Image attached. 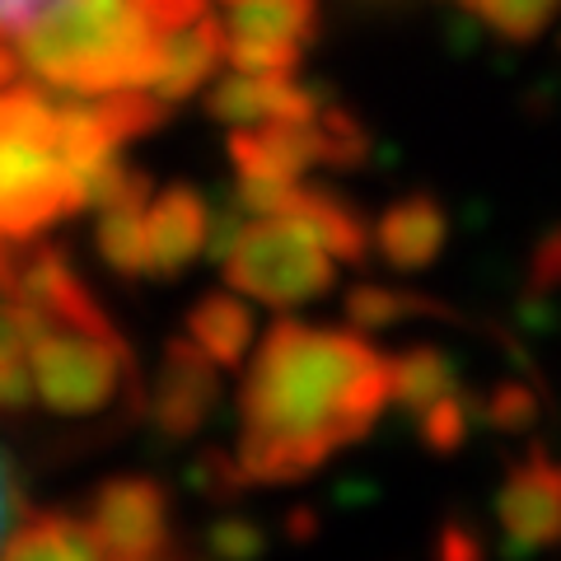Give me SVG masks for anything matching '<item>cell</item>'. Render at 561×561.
Segmentation results:
<instances>
[{
	"mask_svg": "<svg viewBox=\"0 0 561 561\" xmlns=\"http://www.w3.org/2000/svg\"><path fill=\"white\" fill-rule=\"evenodd\" d=\"M389 356L342 328L276 319L239 389L234 468L243 486H290L375 431Z\"/></svg>",
	"mask_w": 561,
	"mask_h": 561,
	"instance_id": "cell-1",
	"label": "cell"
},
{
	"mask_svg": "<svg viewBox=\"0 0 561 561\" xmlns=\"http://www.w3.org/2000/svg\"><path fill=\"white\" fill-rule=\"evenodd\" d=\"M14 323L33 398L51 416H99L136 393L140 370L127 337L61 249L14 257Z\"/></svg>",
	"mask_w": 561,
	"mask_h": 561,
	"instance_id": "cell-2",
	"label": "cell"
},
{
	"mask_svg": "<svg viewBox=\"0 0 561 561\" xmlns=\"http://www.w3.org/2000/svg\"><path fill=\"white\" fill-rule=\"evenodd\" d=\"M10 33L33 76L80 99L146 90L164 43L136 0H43Z\"/></svg>",
	"mask_w": 561,
	"mask_h": 561,
	"instance_id": "cell-3",
	"label": "cell"
},
{
	"mask_svg": "<svg viewBox=\"0 0 561 561\" xmlns=\"http://www.w3.org/2000/svg\"><path fill=\"white\" fill-rule=\"evenodd\" d=\"M70 216V173L57 150V103L14 84L0 94V239L33 243Z\"/></svg>",
	"mask_w": 561,
	"mask_h": 561,
	"instance_id": "cell-4",
	"label": "cell"
},
{
	"mask_svg": "<svg viewBox=\"0 0 561 561\" xmlns=\"http://www.w3.org/2000/svg\"><path fill=\"white\" fill-rule=\"evenodd\" d=\"M225 286L272 309L313 305L337 286V257L295 216H249L216 249Z\"/></svg>",
	"mask_w": 561,
	"mask_h": 561,
	"instance_id": "cell-5",
	"label": "cell"
},
{
	"mask_svg": "<svg viewBox=\"0 0 561 561\" xmlns=\"http://www.w3.org/2000/svg\"><path fill=\"white\" fill-rule=\"evenodd\" d=\"M80 529L90 534L99 561H146L173 542V501L164 482L140 472L108 478L84 501Z\"/></svg>",
	"mask_w": 561,
	"mask_h": 561,
	"instance_id": "cell-6",
	"label": "cell"
},
{
	"mask_svg": "<svg viewBox=\"0 0 561 561\" xmlns=\"http://www.w3.org/2000/svg\"><path fill=\"white\" fill-rule=\"evenodd\" d=\"M220 402V365H210L187 337H173L160 351L150 375L146 412L164 440H192Z\"/></svg>",
	"mask_w": 561,
	"mask_h": 561,
	"instance_id": "cell-7",
	"label": "cell"
},
{
	"mask_svg": "<svg viewBox=\"0 0 561 561\" xmlns=\"http://www.w3.org/2000/svg\"><path fill=\"white\" fill-rule=\"evenodd\" d=\"M501 534L515 552H548L561 529V472L552 454L534 445L519 463H511L496 496Z\"/></svg>",
	"mask_w": 561,
	"mask_h": 561,
	"instance_id": "cell-8",
	"label": "cell"
},
{
	"mask_svg": "<svg viewBox=\"0 0 561 561\" xmlns=\"http://www.w3.org/2000/svg\"><path fill=\"white\" fill-rule=\"evenodd\" d=\"M210 239V206L197 187L173 183L154 202H146V272L183 276Z\"/></svg>",
	"mask_w": 561,
	"mask_h": 561,
	"instance_id": "cell-9",
	"label": "cell"
},
{
	"mask_svg": "<svg viewBox=\"0 0 561 561\" xmlns=\"http://www.w3.org/2000/svg\"><path fill=\"white\" fill-rule=\"evenodd\" d=\"M445 239H449L445 206L431 192H412V197H398L393 206H383V216L375 220L370 249L393 272H426L440 257Z\"/></svg>",
	"mask_w": 561,
	"mask_h": 561,
	"instance_id": "cell-10",
	"label": "cell"
},
{
	"mask_svg": "<svg viewBox=\"0 0 561 561\" xmlns=\"http://www.w3.org/2000/svg\"><path fill=\"white\" fill-rule=\"evenodd\" d=\"M323 94L290 84L286 76H243L234 70L220 80L206 99V113L216 122H234V127H253V122H305L319 113Z\"/></svg>",
	"mask_w": 561,
	"mask_h": 561,
	"instance_id": "cell-11",
	"label": "cell"
},
{
	"mask_svg": "<svg viewBox=\"0 0 561 561\" xmlns=\"http://www.w3.org/2000/svg\"><path fill=\"white\" fill-rule=\"evenodd\" d=\"M220 47H225V28L210 20V14H197V20L183 28H169L160 43L154 76H150L154 99H164V103L192 99L220 70Z\"/></svg>",
	"mask_w": 561,
	"mask_h": 561,
	"instance_id": "cell-12",
	"label": "cell"
},
{
	"mask_svg": "<svg viewBox=\"0 0 561 561\" xmlns=\"http://www.w3.org/2000/svg\"><path fill=\"white\" fill-rule=\"evenodd\" d=\"M150 173L131 169L108 202L99 206V257L108 262V272L122 280H146V202H150Z\"/></svg>",
	"mask_w": 561,
	"mask_h": 561,
	"instance_id": "cell-13",
	"label": "cell"
},
{
	"mask_svg": "<svg viewBox=\"0 0 561 561\" xmlns=\"http://www.w3.org/2000/svg\"><path fill=\"white\" fill-rule=\"evenodd\" d=\"M276 216L305 220L309 230L319 234L323 249L337 262H346V267H365V257H370V220H365L351 202H342L337 192H323V187H309V183L295 179L286 187V197H280Z\"/></svg>",
	"mask_w": 561,
	"mask_h": 561,
	"instance_id": "cell-14",
	"label": "cell"
},
{
	"mask_svg": "<svg viewBox=\"0 0 561 561\" xmlns=\"http://www.w3.org/2000/svg\"><path fill=\"white\" fill-rule=\"evenodd\" d=\"M183 337L197 346L210 365H220V370H239L243 356H249V346H253V337H257L253 309L243 300H234L230 290H210L187 309Z\"/></svg>",
	"mask_w": 561,
	"mask_h": 561,
	"instance_id": "cell-15",
	"label": "cell"
},
{
	"mask_svg": "<svg viewBox=\"0 0 561 561\" xmlns=\"http://www.w3.org/2000/svg\"><path fill=\"white\" fill-rule=\"evenodd\" d=\"M449 393H459V370L435 342H412L408 351L389 356V398L402 412L421 416Z\"/></svg>",
	"mask_w": 561,
	"mask_h": 561,
	"instance_id": "cell-16",
	"label": "cell"
},
{
	"mask_svg": "<svg viewBox=\"0 0 561 561\" xmlns=\"http://www.w3.org/2000/svg\"><path fill=\"white\" fill-rule=\"evenodd\" d=\"M0 561H99V552L90 534L80 529V519L61 511H38L5 538Z\"/></svg>",
	"mask_w": 561,
	"mask_h": 561,
	"instance_id": "cell-17",
	"label": "cell"
},
{
	"mask_svg": "<svg viewBox=\"0 0 561 561\" xmlns=\"http://www.w3.org/2000/svg\"><path fill=\"white\" fill-rule=\"evenodd\" d=\"M230 5V38H286L309 43L319 28L313 0H225Z\"/></svg>",
	"mask_w": 561,
	"mask_h": 561,
	"instance_id": "cell-18",
	"label": "cell"
},
{
	"mask_svg": "<svg viewBox=\"0 0 561 561\" xmlns=\"http://www.w3.org/2000/svg\"><path fill=\"white\" fill-rule=\"evenodd\" d=\"M346 319L365 332H375V328H393L402 319H449V305L431 300V295H412V290L356 286L346 295Z\"/></svg>",
	"mask_w": 561,
	"mask_h": 561,
	"instance_id": "cell-19",
	"label": "cell"
},
{
	"mask_svg": "<svg viewBox=\"0 0 561 561\" xmlns=\"http://www.w3.org/2000/svg\"><path fill=\"white\" fill-rule=\"evenodd\" d=\"M463 10L478 24H486L491 33L511 43H534L542 38V28L552 24L557 0H463Z\"/></svg>",
	"mask_w": 561,
	"mask_h": 561,
	"instance_id": "cell-20",
	"label": "cell"
},
{
	"mask_svg": "<svg viewBox=\"0 0 561 561\" xmlns=\"http://www.w3.org/2000/svg\"><path fill=\"white\" fill-rule=\"evenodd\" d=\"M94 99V113L103 117V127L113 131V140H136L154 131L160 122L169 117V103L164 99H150L146 90H113V94H90Z\"/></svg>",
	"mask_w": 561,
	"mask_h": 561,
	"instance_id": "cell-21",
	"label": "cell"
},
{
	"mask_svg": "<svg viewBox=\"0 0 561 561\" xmlns=\"http://www.w3.org/2000/svg\"><path fill=\"white\" fill-rule=\"evenodd\" d=\"M220 61L243 76H290L300 66V43L286 38H230L220 47Z\"/></svg>",
	"mask_w": 561,
	"mask_h": 561,
	"instance_id": "cell-22",
	"label": "cell"
},
{
	"mask_svg": "<svg viewBox=\"0 0 561 561\" xmlns=\"http://www.w3.org/2000/svg\"><path fill=\"white\" fill-rule=\"evenodd\" d=\"M472 408H478V416L491 431L515 435V431H529L538 421V393L524 379H501L496 389H491L482 402H472Z\"/></svg>",
	"mask_w": 561,
	"mask_h": 561,
	"instance_id": "cell-23",
	"label": "cell"
},
{
	"mask_svg": "<svg viewBox=\"0 0 561 561\" xmlns=\"http://www.w3.org/2000/svg\"><path fill=\"white\" fill-rule=\"evenodd\" d=\"M468 426H472V402L463 393H449L445 402H435V408L416 416L421 445L431 454H459L468 440Z\"/></svg>",
	"mask_w": 561,
	"mask_h": 561,
	"instance_id": "cell-24",
	"label": "cell"
},
{
	"mask_svg": "<svg viewBox=\"0 0 561 561\" xmlns=\"http://www.w3.org/2000/svg\"><path fill=\"white\" fill-rule=\"evenodd\" d=\"M206 548H210L206 561H257L262 552H267V534H262L253 519H234L230 515V519L210 524Z\"/></svg>",
	"mask_w": 561,
	"mask_h": 561,
	"instance_id": "cell-25",
	"label": "cell"
},
{
	"mask_svg": "<svg viewBox=\"0 0 561 561\" xmlns=\"http://www.w3.org/2000/svg\"><path fill=\"white\" fill-rule=\"evenodd\" d=\"M435 561H486V542L463 519H449L440 538H435Z\"/></svg>",
	"mask_w": 561,
	"mask_h": 561,
	"instance_id": "cell-26",
	"label": "cell"
},
{
	"mask_svg": "<svg viewBox=\"0 0 561 561\" xmlns=\"http://www.w3.org/2000/svg\"><path fill=\"white\" fill-rule=\"evenodd\" d=\"M136 5L160 33L183 28V24L197 20V14H206V0H136Z\"/></svg>",
	"mask_w": 561,
	"mask_h": 561,
	"instance_id": "cell-27",
	"label": "cell"
},
{
	"mask_svg": "<svg viewBox=\"0 0 561 561\" xmlns=\"http://www.w3.org/2000/svg\"><path fill=\"white\" fill-rule=\"evenodd\" d=\"M557 253H561V239H557V234H542L538 253H534V267H529V290H534V295H552L557 267H561Z\"/></svg>",
	"mask_w": 561,
	"mask_h": 561,
	"instance_id": "cell-28",
	"label": "cell"
},
{
	"mask_svg": "<svg viewBox=\"0 0 561 561\" xmlns=\"http://www.w3.org/2000/svg\"><path fill=\"white\" fill-rule=\"evenodd\" d=\"M14 511H20V486H14V472L5 463V454H0V538H5Z\"/></svg>",
	"mask_w": 561,
	"mask_h": 561,
	"instance_id": "cell-29",
	"label": "cell"
},
{
	"mask_svg": "<svg viewBox=\"0 0 561 561\" xmlns=\"http://www.w3.org/2000/svg\"><path fill=\"white\" fill-rule=\"evenodd\" d=\"M38 5H43V0H0V33H10L14 24L24 20V14H33Z\"/></svg>",
	"mask_w": 561,
	"mask_h": 561,
	"instance_id": "cell-30",
	"label": "cell"
},
{
	"mask_svg": "<svg viewBox=\"0 0 561 561\" xmlns=\"http://www.w3.org/2000/svg\"><path fill=\"white\" fill-rule=\"evenodd\" d=\"M146 561H197V557H192V552L183 548V542H169L164 552H154V557H146Z\"/></svg>",
	"mask_w": 561,
	"mask_h": 561,
	"instance_id": "cell-31",
	"label": "cell"
}]
</instances>
